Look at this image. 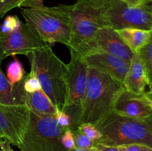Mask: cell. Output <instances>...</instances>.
Listing matches in <instances>:
<instances>
[{"label":"cell","instance_id":"1","mask_svg":"<svg viewBox=\"0 0 152 151\" xmlns=\"http://www.w3.org/2000/svg\"><path fill=\"white\" fill-rule=\"evenodd\" d=\"M72 5L22 8L25 23L46 44L61 43L69 47L71 38V13Z\"/></svg>","mask_w":152,"mask_h":151},{"label":"cell","instance_id":"2","mask_svg":"<svg viewBox=\"0 0 152 151\" xmlns=\"http://www.w3.org/2000/svg\"><path fill=\"white\" fill-rule=\"evenodd\" d=\"M123 88L122 82L88 67V79L82 107L80 124L91 123L96 125L113 111L116 99Z\"/></svg>","mask_w":152,"mask_h":151},{"label":"cell","instance_id":"3","mask_svg":"<svg viewBox=\"0 0 152 151\" xmlns=\"http://www.w3.org/2000/svg\"><path fill=\"white\" fill-rule=\"evenodd\" d=\"M31 70L38 78L42 90L59 111H62L65 100L68 68L47 45L28 55Z\"/></svg>","mask_w":152,"mask_h":151},{"label":"cell","instance_id":"4","mask_svg":"<svg viewBox=\"0 0 152 151\" xmlns=\"http://www.w3.org/2000/svg\"><path fill=\"white\" fill-rule=\"evenodd\" d=\"M112 0H82L73 4L69 49L83 56L88 44L101 28L108 26L105 13Z\"/></svg>","mask_w":152,"mask_h":151},{"label":"cell","instance_id":"5","mask_svg":"<svg viewBox=\"0 0 152 151\" xmlns=\"http://www.w3.org/2000/svg\"><path fill=\"white\" fill-rule=\"evenodd\" d=\"M95 126L102 134L99 143L115 147L141 144L152 148V118L136 119L111 111Z\"/></svg>","mask_w":152,"mask_h":151},{"label":"cell","instance_id":"6","mask_svg":"<svg viewBox=\"0 0 152 151\" xmlns=\"http://www.w3.org/2000/svg\"><path fill=\"white\" fill-rule=\"evenodd\" d=\"M67 129L56 117H40L30 111L26 133L17 147L21 151H68L61 143Z\"/></svg>","mask_w":152,"mask_h":151},{"label":"cell","instance_id":"7","mask_svg":"<svg viewBox=\"0 0 152 151\" xmlns=\"http://www.w3.org/2000/svg\"><path fill=\"white\" fill-rule=\"evenodd\" d=\"M71 59L67 65L66 90L63 112L72 121L74 130L80 124L82 107L86 96L88 79V66L83 56L70 49Z\"/></svg>","mask_w":152,"mask_h":151},{"label":"cell","instance_id":"8","mask_svg":"<svg viewBox=\"0 0 152 151\" xmlns=\"http://www.w3.org/2000/svg\"><path fill=\"white\" fill-rule=\"evenodd\" d=\"M107 25L114 30L138 28L152 30V11L149 4L131 6L121 0H112L105 13Z\"/></svg>","mask_w":152,"mask_h":151},{"label":"cell","instance_id":"9","mask_svg":"<svg viewBox=\"0 0 152 151\" xmlns=\"http://www.w3.org/2000/svg\"><path fill=\"white\" fill-rule=\"evenodd\" d=\"M49 44L43 41L29 25L21 22L19 26L11 32H0V62L7 56H28Z\"/></svg>","mask_w":152,"mask_h":151},{"label":"cell","instance_id":"10","mask_svg":"<svg viewBox=\"0 0 152 151\" xmlns=\"http://www.w3.org/2000/svg\"><path fill=\"white\" fill-rule=\"evenodd\" d=\"M29 117L30 110L25 105L0 104V141L19 146L26 133Z\"/></svg>","mask_w":152,"mask_h":151},{"label":"cell","instance_id":"11","mask_svg":"<svg viewBox=\"0 0 152 151\" xmlns=\"http://www.w3.org/2000/svg\"><path fill=\"white\" fill-rule=\"evenodd\" d=\"M104 52L131 62L134 53L124 43L117 30L109 26L101 28L83 53L85 56L94 52Z\"/></svg>","mask_w":152,"mask_h":151},{"label":"cell","instance_id":"12","mask_svg":"<svg viewBox=\"0 0 152 151\" xmlns=\"http://www.w3.org/2000/svg\"><path fill=\"white\" fill-rule=\"evenodd\" d=\"M113 111L123 116L140 120L152 118V110L142 99V95H135L124 88L114 102Z\"/></svg>","mask_w":152,"mask_h":151},{"label":"cell","instance_id":"13","mask_svg":"<svg viewBox=\"0 0 152 151\" xmlns=\"http://www.w3.org/2000/svg\"><path fill=\"white\" fill-rule=\"evenodd\" d=\"M83 58L88 67L108 74L122 83L124 81L130 65V62L104 52H94Z\"/></svg>","mask_w":152,"mask_h":151},{"label":"cell","instance_id":"14","mask_svg":"<svg viewBox=\"0 0 152 151\" xmlns=\"http://www.w3.org/2000/svg\"><path fill=\"white\" fill-rule=\"evenodd\" d=\"M123 84L126 90L135 95L145 93V87L148 85L146 73L138 53L134 54Z\"/></svg>","mask_w":152,"mask_h":151},{"label":"cell","instance_id":"15","mask_svg":"<svg viewBox=\"0 0 152 151\" xmlns=\"http://www.w3.org/2000/svg\"><path fill=\"white\" fill-rule=\"evenodd\" d=\"M0 62V104L4 105H25L26 95L23 81L12 86L1 69Z\"/></svg>","mask_w":152,"mask_h":151},{"label":"cell","instance_id":"16","mask_svg":"<svg viewBox=\"0 0 152 151\" xmlns=\"http://www.w3.org/2000/svg\"><path fill=\"white\" fill-rule=\"evenodd\" d=\"M26 106L40 117H56L59 110L42 90L26 95Z\"/></svg>","mask_w":152,"mask_h":151},{"label":"cell","instance_id":"17","mask_svg":"<svg viewBox=\"0 0 152 151\" xmlns=\"http://www.w3.org/2000/svg\"><path fill=\"white\" fill-rule=\"evenodd\" d=\"M116 30L133 53H139L141 48L147 44L151 31L138 28H123Z\"/></svg>","mask_w":152,"mask_h":151},{"label":"cell","instance_id":"18","mask_svg":"<svg viewBox=\"0 0 152 151\" xmlns=\"http://www.w3.org/2000/svg\"><path fill=\"white\" fill-rule=\"evenodd\" d=\"M140 58L143 64L147 77L148 87L149 91L152 90V30L149 40L138 53Z\"/></svg>","mask_w":152,"mask_h":151},{"label":"cell","instance_id":"19","mask_svg":"<svg viewBox=\"0 0 152 151\" xmlns=\"http://www.w3.org/2000/svg\"><path fill=\"white\" fill-rule=\"evenodd\" d=\"M13 61L10 62L7 68V78L12 86L23 81L25 77V70L20 61L13 56Z\"/></svg>","mask_w":152,"mask_h":151},{"label":"cell","instance_id":"20","mask_svg":"<svg viewBox=\"0 0 152 151\" xmlns=\"http://www.w3.org/2000/svg\"><path fill=\"white\" fill-rule=\"evenodd\" d=\"M23 87L25 91L28 93H32L42 90L38 78L33 71L31 70L28 75L25 76L23 79Z\"/></svg>","mask_w":152,"mask_h":151},{"label":"cell","instance_id":"21","mask_svg":"<svg viewBox=\"0 0 152 151\" xmlns=\"http://www.w3.org/2000/svg\"><path fill=\"white\" fill-rule=\"evenodd\" d=\"M77 128L86 135L88 139L94 142H98L102 138V134L96 127L91 123H82Z\"/></svg>","mask_w":152,"mask_h":151},{"label":"cell","instance_id":"22","mask_svg":"<svg viewBox=\"0 0 152 151\" xmlns=\"http://www.w3.org/2000/svg\"><path fill=\"white\" fill-rule=\"evenodd\" d=\"M74 136V142H75V147L79 148H90L95 147L96 142H93L90 139L87 137L85 134H83L78 128L71 130Z\"/></svg>","mask_w":152,"mask_h":151},{"label":"cell","instance_id":"23","mask_svg":"<svg viewBox=\"0 0 152 151\" xmlns=\"http://www.w3.org/2000/svg\"><path fill=\"white\" fill-rule=\"evenodd\" d=\"M21 20L17 16H8L5 18L2 25L0 26V32L1 33L11 32L19 26Z\"/></svg>","mask_w":152,"mask_h":151},{"label":"cell","instance_id":"24","mask_svg":"<svg viewBox=\"0 0 152 151\" xmlns=\"http://www.w3.org/2000/svg\"><path fill=\"white\" fill-rule=\"evenodd\" d=\"M23 0H0V19L6 13L15 7H20Z\"/></svg>","mask_w":152,"mask_h":151},{"label":"cell","instance_id":"25","mask_svg":"<svg viewBox=\"0 0 152 151\" xmlns=\"http://www.w3.org/2000/svg\"><path fill=\"white\" fill-rule=\"evenodd\" d=\"M61 143L66 150L72 149L75 147V142H74V136L71 129H67L61 137Z\"/></svg>","mask_w":152,"mask_h":151},{"label":"cell","instance_id":"26","mask_svg":"<svg viewBox=\"0 0 152 151\" xmlns=\"http://www.w3.org/2000/svg\"><path fill=\"white\" fill-rule=\"evenodd\" d=\"M120 151H152L151 147L141 144H130L118 146Z\"/></svg>","mask_w":152,"mask_h":151},{"label":"cell","instance_id":"27","mask_svg":"<svg viewBox=\"0 0 152 151\" xmlns=\"http://www.w3.org/2000/svg\"><path fill=\"white\" fill-rule=\"evenodd\" d=\"M57 122L60 124L61 126L65 127H68L71 130L72 128V121L69 115L65 113L63 111H59L56 117Z\"/></svg>","mask_w":152,"mask_h":151},{"label":"cell","instance_id":"28","mask_svg":"<svg viewBox=\"0 0 152 151\" xmlns=\"http://www.w3.org/2000/svg\"><path fill=\"white\" fill-rule=\"evenodd\" d=\"M44 0H23L20 4V7H38L43 6Z\"/></svg>","mask_w":152,"mask_h":151},{"label":"cell","instance_id":"29","mask_svg":"<svg viewBox=\"0 0 152 151\" xmlns=\"http://www.w3.org/2000/svg\"><path fill=\"white\" fill-rule=\"evenodd\" d=\"M95 147L96 148V151H120L118 147L109 146V145H105L99 142H96Z\"/></svg>","mask_w":152,"mask_h":151},{"label":"cell","instance_id":"30","mask_svg":"<svg viewBox=\"0 0 152 151\" xmlns=\"http://www.w3.org/2000/svg\"><path fill=\"white\" fill-rule=\"evenodd\" d=\"M0 151H14L10 147V143L7 140L0 141Z\"/></svg>","mask_w":152,"mask_h":151},{"label":"cell","instance_id":"31","mask_svg":"<svg viewBox=\"0 0 152 151\" xmlns=\"http://www.w3.org/2000/svg\"><path fill=\"white\" fill-rule=\"evenodd\" d=\"M121 1H124L125 3L131 6H137L142 4L141 0H121Z\"/></svg>","mask_w":152,"mask_h":151},{"label":"cell","instance_id":"32","mask_svg":"<svg viewBox=\"0 0 152 151\" xmlns=\"http://www.w3.org/2000/svg\"><path fill=\"white\" fill-rule=\"evenodd\" d=\"M68 151H96V147L90 148H79V147H74L72 149L69 150Z\"/></svg>","mask_w":152,"mask_h":151},{"label":"cell","instance_id":"33","mask_svg":"<svg viewBox=\"0 0 152 151\" xmlns=\"http://www.w3.org/2000/svg\"><path fill=\"white\" fill-rule=\"evenodd\" d=\"M142 99H143V100L145 102V103H146L147 105L150 107V108H151V110H152V100H151L150 99H148V98L145 96V93L142 95Z\"/></svg>","mask_w":152,"mask_h":151},{"label":"cell","instance_id":"34","mask_svg":"<svg viewBox=\"0 0 152 151\" xmlns=\"http://www.w3.org/2000/svg\"><path fill=\"white\" fill-rule=\"evenodd\" d=\"M145 96L148 98V99H150L151 100H152V90L147 92V93H145Z\"/></svg>","mask_w":152,"mask_h":151},{"label":"cell","instance_id":"35","mask_svg":"<svg viewBox=\"0 0 152 151\" xmlns=\"http://www.w3.org/2000/svg\"><path fill=\"white\" fill-rule=\"evenodd\" d=\"M142 3H145L147 4H152V0H142Z\"/></svg>","mask_w":152,"mask_h":151},{"label":"cell","instance_id":"36","mask_svg":"<svg viewBox=\"0 0 152 151\" xmlns=\"http://www.w3.org/2000/svg\"><path fill=\"white\" fill-rule=\"evenodd\" d=\"M150 6H151V11H152V4H149Z\"/></svg>","mask_w":152,"mask_h":151},{"label":"cell","instance_id":"37","mask_svg":"<svg viewBox=\"0 0 152 151\" xmlns=\"http://www.w3.org/2000/svg\"><path fill=\"white\" fill-rule=\"evenodd\" d=\"M77 1H82V0H77Z\"/></svg>","mask_w":152,"mask_h":151},{"label":"cell","instance_id":"38","mask_svg":"<svg viewBox=\"0 0 152 151\" xmlns=\"http://www.w3.org/2000/svg\"><path fill=\"white\" fill-rule=\"evenodd\" d=\"M141 1H142V0H141Z\"/></svg>","mask_w":152,"mask_h":151}]
</instances>
